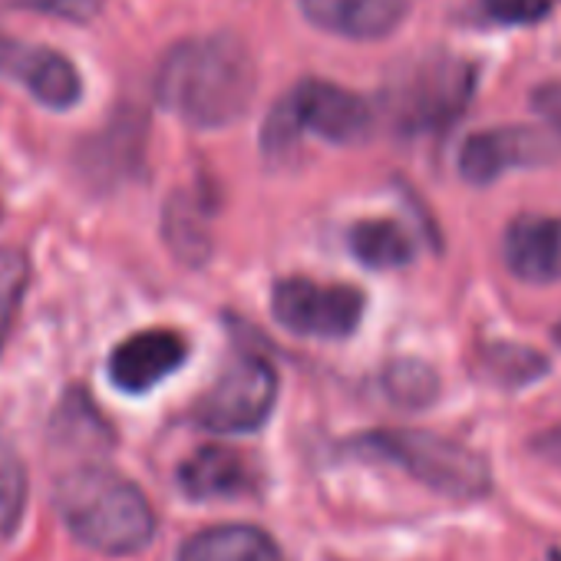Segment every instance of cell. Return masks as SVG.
<instances>
[{
    "label": "cell",
    "instance_id": "8fae6325",
    "mask_svg": "<svg viewBox=\"0 0 561 561\" xmlns=\"http://www.w3.org/2000/svg\"><path fill=\"white\" fill-rule=\"evenodd\" d=\"M179 489L195 502L244 499L261 489V466L228 446H202L179 466Z\"/></svg>",
    "mask_w": 561,
    "mask_h": 561
},
{
    "label": "cell",
    "instance_id": "277c9868",
    "mask_svg": "<svg viewBox=\"0 0 561 561\" xmlns=\"http://www.w3.org/2000/svg\"><path fill=\"white\" fill-rule=\"evenodd\" d=\"M370 126L374 113L364 96L308 77L264 119L261 149L267 156H285L298 146L301 133H314L334 146H357L370 136Z\"/></svg>",
    "mask_w": 561,
    "mask_h": 561
},
{
    "label": "cell",
    "instance_id": "d6986e66",
    "mask_svg": "<svg viewBox=\"0 0 561 561\" xmlns=\"http://www.w3.org/2000/svg\"><path fill=\"white\" fill-rule=\"evenodd\" d=\"M27 277H31V264H27L24 251L0 248V351H4L11 328H14V318L21 311Z\"/></svg>",
    "mask_w": 561,
    "mask_h": 561
},
{
    "label": "cell",
    "instance_id": "7402d4cb",
    "mask_svg": "<svg viewBox=\"0 0 561 561\" xmlns=\"http://www.w3.org/2000/svg\"><path fill=\"white\" fill-rule=\"evenodd\" d=\"M482 11L499 24H538L548 18L551 0H482Z\"/></svg>",
    "mask_w": 561,
    "mask_h": 561
},
{
    "label": "cell",
    "instance_id": "e0dca14e",
    "mask_svg": "<svg viewBox=\"0 0 561 561\" xmlns=\"http://www.w3.org/2000/svg\"><path fill=\"white\" fill-rule=\"evenodd\" d=\"M27 505V469L11 446V439L0 433V538H11L24 518Z\"/></svg>",
    "mask_w": 561,
    "mask_h": 561
},
{
    "label": "cell",
    "instance_id": "5bb4252c",
    "mask_svg": "<svg viewBox=\"0 0 561 561\" xmlns=\"http://www.w3.org/2000/svg\"><path fill=\"white\" fill-rule=\"evenodd\" d=\"M175 561H285V554L254 525H215L185 538Z\"/></svg>",
    "mask_w": 561,
    "mask_h": 561
},
{
    "label": "cell",
    "instance_id": "7c38bea8",
    "mask_svg": "<svg viewBox=\"0 0 561 561\" xmlns=\"http://www.w3.org/2000/svg\"><path fill=\"white\" fill-rule=\"evenodd\" d=\"M502 257L528 285L561 280V215H518L502 234Z\"/></svg>",
    "mask_w": 561,
    "mask_h": 561
},
{
    "label": "cell",
    "instance_id": "6da1fadb",
    "mask_svg": "<svg viewBox=\"0 0 561 561\" xmlns=\"http://www.w3.org/2000/svg\"><path fill=\"white\" fill-rule=\"evenodd\" d=\"M257 93V64L234 34L179 41L156 70L162 110L195 129H221L241 119Z\"/></svg>",
    "mask_w": 561,
    "mask_h": 561
},
{
    "label": "cell",
    "instance_id": "5b68a950",
    "mask_svg": "<svg viewBox=\"0 0 561 561\" xmlns=\"http://www.w3.org/2000/svg\"><path fill=\"white\" fill-rule=\"evenodd\" d=\"M479 83V70L459 57H426L387 90L390 123L403 136L443 133L453 126Z\"/></svg>",
    "mask_w": 561,
    "mask_h": 561
},
{
    "label": "cell",
    "instance_id": "cb8c5ba5",
    "mask_svg": "<svg viewBox=\"0 0 561 561\" xmlns=\"http://www.w3.org/2000/svg\"><path fill=\"white\" fill-rule=\"evenodd\" d=\"M541 449L548 453V456H554V459H561V433H551L545 443H541Z\"/></svg>",
    "mask_w": 561,
    "mask_h": 561
},
{
    "label": "cell",
    "instance_id": "d4e9b609",
    "mask_svg": "<svg viewBox=\"0 0 561 561\" xmlns=\"http://www.w3.org/2000/svg\"><path fill=\"white\" fill-rule=\"evenodd\" d=\"M548 561H561V551H551V554H548Z\"/></svg>",
    "mask_w": 561,
    "mask_h": 561
},
{
    "label": "cell",
    "instance_id": "ba28073f",
    "mask_svg": "<svg viewBox=\"0 0 561 561\" xmlns=\"http://www.w3.org/2000/svg\"><path fill=\"white\" fill-rule=\"evenodd\" d=\"M0 77L21 83L47 110H73L83 96V77L54 47H41L18 37H0Z\"/></svg>",
    "mask_w": 561,
    "mask_h": 561
},
{
    "label": "cell",
    "instance_id": "9a60e30c",
    "mask_svg": "<svg viewBox=\"0 0 561 561\" xmlns=\"http://www.w3.org/2000/svg\"><path fill=\"white\" fill-rule=\"evenodd\" d=\"M351 251L357 261H364L367 267L377 271H390V267H403L413 261V241L407 234V228L393 218H364L351 225Z\"/></svg>",
    "mask_w": 561,
    "mask_h": 561
},
{
    "label": "cell",
    "instance_id": "ac0fdd59",
    "mask_svg": "<svg viewBox=\"0 0 561 561\" xmlns=\"http://www.w3.org/2000/svg\"><path fill=\"white\" fill-rule=\"evenodd\" d=\"M548 370V360L518 344H485L482 347V374L502 387L531 383Z\"/></svg>",
    "mask_w": 561,
    "mask_h": 561
},
{
    "label": "cell",
    "instance_id": "9c48e42d",
    "mask_svg": "<svg viewBox=\"0 0 561 561\" xmlns=\"http://www.w3.org/2000/svg\"><path fill=\"white\" fill-rule=\"evenodd\" d=\"M551 136L531 126H495L472 133L459 149V175L469 185H492L512 169H528L554 159Z\"/></svg>",
    "mask_w": 561,
    "mask_h": 561
},
{
    "label": "cell",
    "instance_id": "484cf974",
    "mask_svg": "<svg viewBox=\"0 0 561 561\" xmlns=\"http://www.w3.org/2000/svg\"><path fill=\"white\" fill-rule=\"evenodd\" d=\"M554 341H558V344H561V324H558V328H554Z\"/></svg>",
    "mask_w": 561,
    "mask_h": 561
},
{
    "label": "cell",
    "instance_id": "44dd1931",
    "mask_svg": "<svg viewBox=\"0 0 561 561\" xmlns=\"http://www.w3.org/2000/svg\"><path fill=\"white\" fill-rule=\"evenodd\" d=\"M11 4L24 11L50 14L57 21H70V24H90L103 11V0H11Z\"/></svg>",
    "mask_w": 561,
    "mask_h": 561
},
{
    "label": "cell",
    "instance_id": "30bf717a",
    "mask_svg": "<svg viewBox=\"0 0 561 561\" xmlns=\"http://www.w3.org/2000/svg\"><path fill=\"white\" fill-rule=\"evenodd\" d=\"M185 357L188 344L179 331L149 328L116 344V351L110 354V380L123 393L139 397L156 390L165 377H172L185 364Z\"/></svg>",
    "mask_w": 561,
    "mask_h": 561
},
{
    "label": "cell",
    "instance_id": "52a82bcc",
    "mask_svg": "<svg viewBox=\"0 0 561 561\" xmlns=\"http://www.w3.org/2000/svg\"><path fill=\"white\" fill-rule=\"evenodd\" d=\"M364 311L367 298L360 288L328 285L314 277H285L271 291L274 321L298 337L344 341L360 328Z\"/></svg>",
    "mask_w": 561,
    "mask_h": 561
},
{
    "label": "cell",
    "instance_id": "603a6c76",
    "mask_svg": "<svg viewBox=\"0 0 561 561\" xmlns=\"http://www.w3.org/2000/svg\"><path fill=\"white\" fill-rule=\"evenodd\" d=\"M531 106L535 113L551 123V129L561 133V80H548V83H538L531 90Z\"/></svg>",
    "mask_w": 561,
    "mask_h": 561
},
{
    "label": "cell",
    "instance_id": "8992f818",
    "mask_svg": "<svg viewBox=\"0 0 561 561\" xmlns=\"http://www.w3.org/2000/svg\"><path fill=\"white\" fill-rule=\"evenodd\" d=\"M274 400V367L254 351H238L221 370V377L202 393L192 416L202 430L211 433H254L267 423Z\"/></svg>",
    "mask_w": 561,
    "mask_h": 561
},
{
    "label": "cell",
    "instance_id": "3957f363",
    "mask_svg": "<svg viewBox=\"0 0 561 561\" xmlns=\"http://www.w3.org/2000/svg\"><path fill=\"white\" fill-rule=\"evenodd\" d=\"M360 453H370L377 459H387L410 472L416 482L426 489L446 495V499H479L492 485V472L485 456L476 449L446 439L439 433H423V430H377L364 433L354 439Z\"/></svg>",
    "mask_w": 561,
    "mask_h": 561
},
{
    "label": "cell",
    "instance_id": "2e32d148",
    "mask_svg": "<svg viewBox=\"0 0 561 561\" xmlns=\"http://www.w3.org/2000/svg\"><path fill=\"white\" fill-rule=\"evenodd\" d=\"M165 234L169 244L179 251V257L198 264L208 257V234L202 228V208L192 195H172L169 208H165Z\"/></svg>",
    "mask_w": 561,
    "mask_h": 561
},
{
    "label": "cell",
    "instance_id": "ffe728a7",
    "mask_svg": "<svg viewBox=\"0 0 561 561\" xmlns=\"http://www.w3.org/2000/svg\"><path fill=\"white\" fill-rule=\"evenodd\" d=\"M383 383H387L390 397L397 403H407V407H426L439 393L436 374L426 364H420V360H400V364H393L387 370Z\"/></svg>",
    "mask_w": 561,
    "mask_h": 561
},
{
    "label": "cell",
    "instance_id": "4fadbf2b",
    "mask_svg": "<svg viewBox=\"0 0 561 561\" xmlns=\"http://www.w3.org/2000/svg\"><path fill=\"white\" fill-rule=\"evenodd\" d=\"M413 0H301V14L311 27L344 41L390 37L410 14Z\"/></svg>",
    "mask_w": 561,
    "mask_h": 561
},
{
    "label": "cell",
    "instance_id": "7a4b0ae2",
    "mask_svg": "<svg viewBox=\"0 0 561 561\" xmlns=\"http://www.w3.org/2000/svg\"><path fill=\"white\" fill-rule=\"evenodd\" d=\"M57 508L70 531L103 554H136L156 535L146 492L106 466L70 469L57 482Z\"/></svg>",
    "mask_w": 561,
    "mask_h": 561
}]
</instances>
